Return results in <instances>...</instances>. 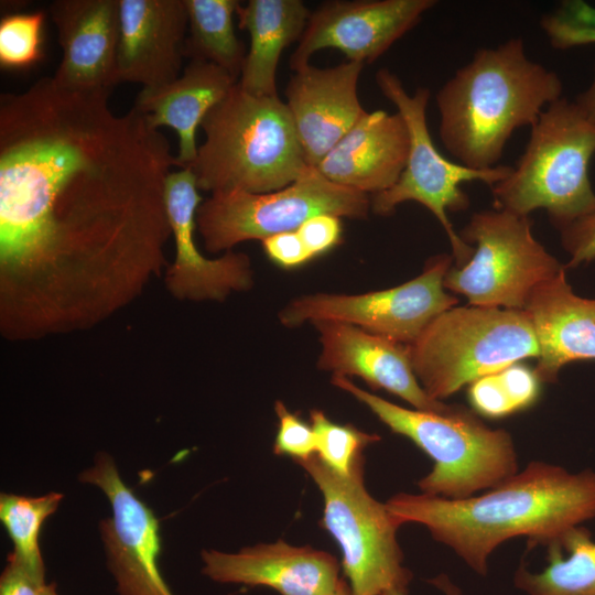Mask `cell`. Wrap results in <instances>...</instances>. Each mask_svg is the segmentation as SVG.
I'll return each mask as SVG.
<instances>
[{
  "instance_id": "1",
  "label": "cell",
  "mask_w": 595,
  "mask_h": 595,
  "mask_svg": "<svg viewBox=\"0 0 595 595\" xmlns=\"http://www.w3.org/2000/svg\"><path fill=\"white\" fill-rule=\"evenodd\" d=\"M111 91L44 77L0 95V257L32 269L78 250L151 249L171 230L165 182L175 156Z\"/></svg>"
},
{
  "instance_id": "2",
  "label": "cell",
  "mask_w": 595,
  "mask_h": 595,
  "mask_svg": "<svg viewBox=\"0 0 595 595\" xmlns=\"http://www.w3.org/2000/svg\"><path fill=\"white\" fill-rule=\"evenodd\" d=\"M386 505L399 527L424 526L484 575L489 555L505 541L526 537L529 547H548L595 519V470L571 473L534 461L480 495L450 499L399 493Z\"/></svg>"
},
{
  "instance_id": "3",
  "label": "cell",
  "mask_w": 595,
  "mask_h": 595,
  "mask_svg": "<svg viewBox=\"0 0 595 595\" xmlns=\"http://www.w3.org/2000/svg\"><path fill=\"white\" fill-rule=\"evenodd\" d=\"M562 93L558 74L531 61L521 37L482 47L436 93L441 141L459 164L494 169L512 133L531 128Z\"/></svg>"
},
{
  "instance_id": "4",
  "label": "cell",
  "mask_w": 595,
  "mask_h": 595,
  "mask_svg": "<svg viewBox=\"0 0 595 595\" xmlns=\"http://www.w3.org/2000/svg\"><path fill=\"white\" fill-rule=\"evenodd\" d=\"M205 140L193 170L198 190L268 193L295 182L310 166L284 101L239 85L201 125Z\"/></svg>"
},
{
  "instance_id": "5",
  "label": "cell",
  "mask_w": 595,
  "mask_h": 595,
  "mask_svg": "<svg viewBox=\"0 0 595 595\" xmlns=\"http://www.w3.org/2000/svg\"><path fill=\"white\" fill-rule=\"evenodd\" d=\"M332 383L432 458V470L418 483L423 494L464 499L518 472L511 435L487 426L463 407L452 405L446 412L408 409L357 387L346 377L333 376Z\"/></svg>"
},
{
  "instance_id": "6",
  "label": "cell",
  "mask_w": 595,
  "mask_h": 595,
  "mask_svg": "<svg viewBox=\"0 0 595 595\" xmlns=\"http://www.w3.org/2000/svg\"><path fill=\"white\" fill-rule=\"evenodd\" d=\"M594 153L595 121L562 96L531 127L510 174L490 187L495 208L520 216L544 209L558 229L566 226L595 206L588 176Z\"/></svg>"
},
{
  "instance_id": "7",
  "label": "cell",
  "mask_w": 595,
  "mask_h": 595,
  "mask_svg": "<svg viewBox=\"0 0 595 595\" xmlns=\"http://www.w3.org/2000/svg\"><path fill=\"white\" fill-rule=\"evenodd\" d=\"M415 377L441 401L480 377L539 356L533 327L522 310L454 306L407 345Z\"/></svg>"
},
{
  "instance_id": "8",
  "label": "cell",
  "mask_w": 595,
  "mask_h": 595,
  "mask_svg": "<svg viewBox=\"0 0 595 595\" xmlns=\"http://www.w3.org/2000/svg\"><path fill=\"white\" fill-rule=\"evenodd\" d=\"M298 463L323 497L321 527L337 542L340 567L356 595H385L407 589L411 572L403 566L397 541L399 526L386 502L375 499L364 484V461L348 476L329 469L316 455Z\"/></svg>"
},
{
  "instance_id": "9",
  "label": "cell",
  "mask_w": 595,
  "mask_h": 595,
  "mask_svg": "<svg viewBox=\"0 0 595 595\" xmlns=\"http://www.w3.org/2000/svg\"><path fill=\"white\" fill-rule=\"evenodd\" d=\"M376 83L403 118L410 137L405 166L393 186L371 195L374 213L387 216L404 202H416L428 208L442 225L450 240L455 266L466 263L473 247L465 244L453 229L447 212L465 210L469 198L462 190L465 182L479 181L489 187L505 180L512 166L500 164L489 170H474L452 162L436 149L426 125L430 90L420 87L410 95L399 77L388 68H380Z\"/></svg>"
},
{
  "instance_id": "10",
  "label": "cell",
  "mask_w": 595,
  "mask_h": 595,
  "mask_svg": "<svg viewBox=\"0 0 595 595\" xmlns=\"http://www.w3.org/2000/svg\"><path fill=\"white\" fill-rule=\"evenodd\" d=\"M458 235L475 248L466 263L451 267L444 288L464 295L468 305L522 310L537 286L565 269L534 238L529 216L477 212Z\"/></svg>"
},
{
  "instance_id": "11",
  "label": "cell",
  "mask_w": 595,
  "mask_h": 595,
  "mask_svg": "<svg viewBox=\"0 0 595 595\" xmlns=\"http://www.w3.org/2000/svg\"><path fill=\"white\" fill-rule=\"evenodd\" d=\"M370 208L367 194L333 183L310 166L295 182L278 191L213 193L199 205L196 225L207 250L229 251L246 240L262 241L295 231L316 215L361 219Z\"/></svg>"
},
{
  "instance_id": "12",
  "label": "cell",
  "mask_w": 595,
  "mask_h": 595,
  "mask_svg": "<svg viewBox=\"0 0 595 595\" xmlns=\"http://www.w3.org/2000/svg\"><path fill=\"white\" fill-rule=\"evenodd\" d=\"M453 259L447 253L437 255L426 262L420 275L386 290L296 298L281 310L279 320L289 327L306 322H342L410 345L435 317L458 303L444 288Z\"/></svg>"
},
{
  "instance_id": "13",
  "label": "cell",
  "mask_w": 595,
  "mask_h": 595,
  "mask_svg": "<svg viewBox=\"0 0 595 595\" xmlns=\"http://www.w3.org/2000/svg\"><path fill=\"white\" fill-rule=\"evenodd\" d=\"M79 480L97 486L111 506L112 516L100 521L99 531L119 595H173L158 567L159 521L123 483L112 457L96 455Z\"/></svg>"
},
{
  "instance_id": "14",
  "label": "cell",
  "mask_w": 595,
  "mask_h": 595,
  "mask_svg": "<svg viewBox=\"0 0 595 595\" xmlns=\"http://www.w3.org/2000/svg\"><path fill=\"white\" fill-rule=\"evenodd\" d=\"M435 0L329 1L311 12L290 57L294 72L317 51L335 48L349 62L371 63L412 30Z\"/></svg>"
},
{
  "instance_id": "15",
  "label": "cell",
  "mask_w": 595,
  "mask_h": 595,
  "mask_svg": "<svg viewBox=\"0 0 595 595\" xmlns=\"http://www.w3.org/2000/svg\"><path fill=\"white\" fill-rule=\"evenodd\" d=\"M197 190L191 167L171 172L166 177L165 209L176 245V258L169 271L167 283L180 298L221 300L231 291L252 285L250 261L246 255L230 250L214 260L198 251L194 229L202 197Z\"/></svg>"
},
{
  "instance_id": "16",
  "label": "cell",
  "mask_w": 595,
  "mask_h": 595,
  "mask_svg": "<svg viewBox=\"0 0 595 595\" xmlns=\"http://www.w3.org/2000/svg\"><path fill=\"white\" fill-rule=\"evenodd\" d=\"M363 66L349 61L326 68L309 64L291 76L284 102L309 166L317 167L366 113L357 93Z\"/></svg>"
},
{
  "instance_id": "17",
  "label": "cell",
  "mask_w": 595,
  "mask_h": 595,
  "mask_svg": "<svg viewBox=\"0 0 595 595\" xmlns=\"http://www.w3.org/2000/svg\"><path fill=\"white\" fill-rule=\"evenodd\" d=\"M48 12L62 48L52 78L72 90H108L119 84V0H55Z\"/></svg>"
},
{
  "instance_id": "18",
  "label": "cell",
  "mask_w": 595,
  "mask_h": 595,
  "mask_svg": "<svg viewBox=\"0 0 595 595\" xmlns=\"http://www.w3.org/2000/svg\"><path fill=\"white\" fill-rule=\"evenodd\" d=\"M313 324L322 345L318 368L333 376H358L371 388L383 389L416 410L446 412L452 408L424 391L413 371L407 345L342 322Z\"/></svg>"
},
{
  "instance_id": "19",
  "label": "cell",
  "mask_w": 595,
  "mask_h": 595,
  "mask_svg": "<svg viewBox=\"0 0 595 595\" xmlns=\"http://www.w3.org/2000/svg\"><path fill=\"white\" fill-rule=\"evenodd\" d=\"M202 573L214 582L264 586L280 595H323L339 578L337 559L310 545L278 540L227 553L202 551Z\"/></svg>"
},
{
  "instance_id": "20",
  "label": "cell",
  "mask_w": 595,
  "mask_h": 595,
  "mask_svg": "<svg viewBox=\"0 0 595 595\" xmlns=\"http://www.w3.org/2000/svg\"><path fill=\"white\" fill-rule=\"evenodd\" d=\"M118 82L156 88L180 76L188 26L185 0H119Z\"/></svg>"
},
{
  "instance_id": "21",
  "label": "cell",
  "mask_w": 595,
  "mask_h": 595,
  "mask_svg": "<svg viewBox=\"0 0 595 595\" xmlns=\"http://www.w3.org/2000/svg\"><path fill=\"white\" fill-rule=\"evenodd\" d=\"M409 149V131L398 111H366L316 169L333 183L374 195L396 184Z\"/></svg>"
},
{
  "instance_id": "22",
  "label": "cell",
  "mask_w": 595,
  "mask_h": 595,
  "mask_svg": "<svg viewBox=\"0 0 595 595\" xmlns=\"http://www.w3.org/2000/svg\"><path fill=\"white\" fill-rule=\"evenodd\" d=\"M522 311L539 345L534 371L543 382H554L565 365L595 360V299L574 293L565 269L541 283Z\"/></svg>"
},
{
  "instance_id": "23",
  "label": "cell",
  "mask_w": 595,
  "mask_h": 595,
  "mask_svg": "<svg viewBox=\"0 0 595 595\" xmlns=\"http://www.w3.org/2000/svg\"><path fill=\"white\" fill-rule=\"evenodd\" d=\"M236 83L215 64L190 62L183 74L173 82L156 88H142L133 108L144 113L153 128L170 127L176 131V166L187 169L197 156V128Z\"/></svg>"
},
{
  "instance_id": "24",
  "label": "cell",
  "mask_w": 595,
  "mask_h": 595,
  "mask_svg": "<svg viewBox=\"0 0 595 595\" xmlns=\"http://www.w3.org/2000/svg\"><path fill=\"white\" fill-rule=\"evenodd\" d=\"M236 14L239 28L250 37L237 84L253 96L275 97L281 54L300 41L311 12L301 0H249L239 4Z\"/></svg>"
},
{
  "instance_id": "25",
  "label": "cell",
  "mask_w": 595,
  "mask_h": 595,
  "mask_svg": "<svg viewBox=\"0 0 595 595\" xmlns=\"http://www.w3.org/2000/svg\"><path fill=\"white\" fill-rule=\"evenodd\" d=\"M515 584L529 595H595V541L583 526L548 545V565L533 573L522 565Z\"/></svg>"
},
{
  "instance_id": "26",
  "label": "cell",
  "mask_w": 595,
  "mask_h": 595,
  "mask_svg": "<svg viewBox=\"0 0 595 595\" xmlns=\"http://www.w3.org/2000/svg\"><path fill=\"white\" fill-rule=\"evenodd\" d=\"M185 4L190 33L183 44V56L191 62L215 64L238 82L247 54L234 25L240 2L185 0Z\"/></svg>"
},
{
  "instance_id": "27",
  "label": "cell",
  "mask_w": 595,
  "mask_h": 595,
  "mask_svg": "<svg viewBox=\"0 0 595 595\" xmlns=\"http://www.w3.org/2000/svg\"><path fill=\"white\" fill-rule=\"evenodd\" d=\"M62 499L63 494L55 491L40 497L0 495V520L13 543L11 553L37 573L44 574L39 543L41 528L57 510Z\"/></svg>"
},
{
  "instance_id": "28",
  "label": "cell",
  "mask_w": 595,
  "mask_h": 595,
  "mask_svg": "<svg viewBox=\"0 0 595 595\" xmlns=\"http://www.w3.org/2000/svg\"><path fill=\"white\" fill-rule=\"evenodd\" d=\"M534 369L516 363L468 385V400L477 413L498 419L531 407L540 393Z\"/></svg>"
},
{
  "instance_id": "29",
  "label": "cell",
  "mask_w": 595,
  "mask_h": 595,
  "mask_svg": "<svg viewBox=\"0 0 595 595\" xmlns=\"http://www.w3.org/2000/svg\"><path fill=\"white\" fill-rule=\"evenodd\" d=\"M311 426L316 437V456L329 469L348 476L364 461V450L380 436L364 432L351 424H338L322 410H311Z\"/></svg>"
},
{
  "instance_id": "30",
  "label": "cell",
  "mask_w": 595,
  "mask_h": 595,
  "mask_svg": "<svg viewBox=\"0 0 595 595\" xmlns=\"http://www.w3.org/2000/svg\"><path fill=\"white\" fill-rule=\"evenodd\" d=\"M42 11L6 14L0 21V65L8 69L32 67L42 58Z\"/></svg>"
},
{
  "instance_id": "31",
  "label": "cell",
  "mask_w": 595,
  "mask_h": 595,
  "mask_svg": "<svg viewBox=\"0 0 595 595\" xmlns=\"http://www.w3.org/2000/svg\"><path fill=\"white\" fill-rule=\"evenodd\" d=\"M540 25L556 50L595 44V8L585 1L562 2L543 14Z\"/></svg>"
},
{
  "instance_id": "32",
  "label": "cell",
  "mask_w": 595,
  "mask_h": 595,
  "mask_svg": "<svg viewBox=\"0 0 595 595\" xmlns=\"http://www.w3.org/2000/svg\"><path fill=\"white\" fill-rule=\"evenodd\" d=\"M278 416V430L273 443V453L289 456L295 462L305 461L316 454V437L311 424L299 414L291 412L278 400L274 404Z\"/></svg>"
},
{
  "instance_id": "33",
  "label": "cell",
  "mask_w": 595,
  "mask_h": 595,
  "mask_svg": "<svg viewBox=\"0 0 595 595\" xmlns=\"http://www.w3.org/2000/svg\"><path fill=\"white\" fill-rule=\"evenodd\" d=\"M559 230L562 247L570 257L565 269L595 260V206Z\"/></svg>"
},
{
  "instance_id": "34",
  "label": "cell",
  "mask_w": 595,
  "mask_h": 595,
  "mask_svg": "<svg viewBox=\"0 0 595 595\" xmlns=\"http://www.w3.org/2000/svg\"><path fill=\"white\" fill-rule=\"evenodd\" d=\"M303 244L313 256H321L340 242V217L322 214L305 220L296 230Z\"/></svg>"
},
{
  "instance_id": "35",
  "label": "cell",
  "mask_w": 595,
  "mask_h": 595,
  "mask_svg": "<svg viewBox=\"0 0 595 595\" xmlns=\"http://www.w3.org/2000/svg\"><path fill=\"white\" fill-rule=\"evenodd\" d=\"M262 247L268 258L284 269L298 268L313 259L296 230L270 236L262 240Z\"/></svg>"
},
{
  "instance_id": "36",
  "label": "cell",
  "mask_w": 595,
  "mask_h": 595,
  "mask_svg": "<svg viewBox=\"0 0 595 595\" xmlns=\"http://www.w3.org/2000/svg\"><path fill=\"white\" fill-rule=\"evenodd\" d=\"M45 585L44 574L10 553L0 578V595H40Z\"/></svg>"
},
{
  "instance_id": "37",
  "label": "cell",
  "mask_w": 595,
  "mask_h": 595,
  "mask_svg": "<svg viewBox=\"0 0 595 595\" xmlns=\"http://www.w3.org/2000/svg\"><path fill=\"white\" fill-rule=\"evenodd\" d=\"M575 101L582 108V110L586 113V116L591 120L595 121V65H594L593 77L588 87L584 91L577 95V97L575 98Z\"/></svg>"
},
{
  "instance_id": "38",
  "label": "cell",
  "mask_w": 595,
  "mask_h": 595,
  "mask_svg": "<svg viewBox=\"0 0 595 595\" xmlns=\"http://www.w3.org/2000/svg\"><path fill=\"white\" fill-rule=\"evenodd\" d=\"M430 583L441 589L445 595H461L459 589L444 574L431 580ZM385 595H407V589H391Z\"/></svg>"
},
{
  "instance_id": "39",
  "label": "cell",
  "mask_w": 595,
  "mask_h": 595,
  "mask_svg": "<svg viewBox=\"0 0 595 595\" xmlns=\"http://www.w3.org/2000/svg\"><path fill=\"white\" fill-rule=\"evenodd\" d=\"M323 595H356L349 584L345 582L343 578L338 581L336 586Z\"/></svg>"
},
{
  "instance_id": "40",
  "label": "cell",
  "mask_w": 595,
  "mask_h": 595,
  "mask_svg": "<svg viewBox=\"0 0 595 595\" xmlns=\"http://www.w3.org/2000/svg\"><path fill=\"white\" fill-rule=\"evenodd\" d=\"M40 595H57L55 584H46Z\"/></svg>"
}]
</instances>
